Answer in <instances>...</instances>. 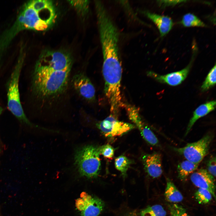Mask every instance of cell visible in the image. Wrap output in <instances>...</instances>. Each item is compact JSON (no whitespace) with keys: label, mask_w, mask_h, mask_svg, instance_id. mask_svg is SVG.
<instances>
[{"label":"cell","mask_w":216,"mask_h":216,"mask_svg":"<svg viewBox=\"0 0 216 216\" xmlns=\"http://www.w3.org/2000/svg\"><path fill=\"white\" fill-rule=\"evenodd\" d=\"M2 113V111H1V110H0V116L1 115V114Z\"/></svg>","instance_id":"cell-29"},{"label":"cell","mask_w":216,"mask_h":216,"mask_svg":"<svg viewBox=\"0 0 216 216\" xmlns=\"http://www.w3.org/2000/svg\"><path fill=\"white\" fill-rule=\"evenodd\" d=\"M191 62L183 69L165 75H160L152 71L147 73V75L158 82L172 86L181 84L187 77L191 68Z\"/></svg>","instance_id":"cell-10"},{"label":"cell","mask_w":216,"mask_h":216,"mask_svg":"<svg viewBox=\"0 0 216 216\" xmlns=\"http://www.w3.org/2000/svg\"><path fill=\"white\" fill-rule=\"evenodd\" d=\"M186 1L184 0H160L158 3L161 6L164 7L175 5L176 4Z\"/></svg>","instance_id":"cell-27"},{"label":"cell","mask_w":216,"mask_h":216,"mask_svg":"<svg viewBox=\"0 0 216 216\" xmlns=\"http://www.w3.org/2000/svg\"><path fill=\"white\" fill-rule=\"evenodd\" d=\"M190 179L196 186L208 190L215 199V183L214 178L206 170L201 169L191 174Z\"/></svg>","instance_id":"cell-11"},{"label":"cell","mask_w":216,"mask_h":216,"mask_svg":"<svg viewBox=\"0 0 216 216\" xmlns=\"http://www.w3.org/2000/svg\"><path fill=\"white\" fill-rule=\"evenodd\" d=\"M196 199L199 203L206 204L212 199V195L207 190L199 188L195 194Z\"/></svg>","instance_id":"cell-21"},{"label":"cell","mask_w":216,"mask_h":216,"mask_svg":"<svg viewBox=\"0 0 216 216\" xmlns=\"http://www.w3.org/2000/svg\"><path fill=\"white\" fill-rule=\"evenodd\" d=\"M136 214L135 211H133L126 214L124 216H136Z\"/></svg>","instance_id":"cell-28"},{"label":"cell","mask_w":216,"mask_h":216,"mask_svg":"<svg viewBox=\"0 0 216 216\" xmlns=\"http://www.w3.org/2000/svg\"><path fill=\"white\" fill-rule=\"evenodd\" d=\"M181 23L186 27H205L206 25L198 17L191 13L185 14L183 17Z\"/></svg>","instance_id":"cell-17"},{"label":"cell","mask_w":216,"mask_h":216,"mask_svg":"<svg viewBox=\"0 0 216 216\" xmlns=\"http://www.w3.org/2000/svg\"><path fill=\"white\" fill-rule=\"evenodd\" d=\"M96 125L103 135L107 137L120 136L135 127L133 124L120 121L111 114L97 123Z\"/></svg>","instance_id":"cell-7"},{"label":"cell","mask_w":216,"mask_h":216,"mask_svg":"<svg viewBox=\"0 0 216 216\" xmlns=\"http://www.w3.org/2000/svg\"><path fill=\"white\" fill-rule=\"evenodd\" d=\"M29 5L37 11H41L53 5L50 0H39L32 1Z\"/></svg>","instance_id":"cell-22"},{"label":"cell","mask_w":216,"mask_h":216,"mask_svg":"<svg viewBox=\"0 0 216 216\" xmlns=\"http://www.w3.org/2000/svg\"><path fill=\"white\" fill-rule=\"evenodd\" d=\"M131 163V160L127 157L121 155L115 159V166L116 168L121 173L124 177H125Z\"/></svg>","instance_id":"cell-18"},{"label":"cell","mask_w":216,"mask_h":216,"mask_svg":"<svg viewBox=\"0 0 216 216\" xmlns=\"http://www.w3.org/2000/svg\"><path fill=\"white\" fill-rule=\"evenodd\" d=\"M199 165L187 160L182 161L177 167L178 178L182 181L184 180L190 174L197 169Z\"/></svg>","instance_id":"cell-16"},{"label":"cell","mask_w":216,"mask_h":216,"mask_svg":"<svg viewBox=\"0 0 216 216\" xmlns=\"http://www.w3.org/2000/svg\"><path fill=\"white\" fill-rule=\"evenodd\" d=\"M145 170L148 175L153 178L160 177L163 172L161 157L156 152L146 154L142 157Z\"/></svg>","instance_id":"cell-12"},{"label":"cell","mask_w":216,"mask_h":216,"mask_svg":"<svg viewBox=\"0 0 216 216\" xmlns=\"http://www.w3.org/2000/svg\"><path fill=\"white\" fill-rule=\"evenodd\" d=\"M143 12L156 25L161 37L166 34L172 28L173 22L170 17L147 11Z\"/></svg>","instance_id":"cell-13"},{"label":"cell","mask_w":216,"mask_h":216,"mask_svg":"<svg viewBox=\"0 0 216 216\" xmlns=\"http://www.w3.org/2000/svg\"><path fill=\"white\" fill-rule=\"evenodd\" d=\"M20 66L18 65L11 74L7 87L8 108L12 114L21 122L28 126L33 124L26 116L20 102L19 89Z\"/></svg>","instance_id":"cell-3"},{"label":"cell","mask_w":216,"mask_h":216,"mask_svg":"<svg viewBox=\"0 0 216 216\" xmlns=\"http://www.w3.org/2000/svg\"><path fill=\"white\" fill-rule=\"evenodd\" d=\"M216 104L215 100L210 101L200 105L195 110L188 124L185 136L188 135L194 123L199 118L215 109Z\"/></svg>","instance_id":"cell-14"},{"label":"cell","mask_w":216,"mask_h":216,"mask_svg":"<svg viewBox=\"0 0 216 216\" xmlns=\"http://www.w3.org/2000/svg\"><path fill=\"white\" fill-rule=\"evenodd\" d=\"M164 195L166 199L171 202H180L183 199V196L181 192L173 182L168 178L167 180Z\"/></svg>","instance_id":"cell-15"},{"label":"cell","mask_w":216,"mask_h":216,"mask_svg":"<svg viewBox=\"0 0 216 216\" xmlns=\"http://www.w3.org/2000/svg\"><path fill=\"white\" fill-rule=\"evenodd\" d=\"M100 154L106 158L111 159L114 156L115 149L109 144L104 145L100 147Z\"/></svg>","instance_id":"cell-24"},{"label":"cell","mask_w":216,"mask_h":216,"mask_svg":"<svg viewBox=\"0 0 216 216\" xmlns=\"http://www.w3.org/2000/svg\"><path fill=\"white\" fill-rule=\"evenodd\" d=\"M216 65L211 69L201 87L202 91H207L216 84Z\"/></svg>","instance_id":"cell-20"},{"label":"cell","mask_w":216,"mask_h":216,"mask_svg":"<svg viewBox=\"0 0 216 216\" xmlns=\"http://www.w3.org/2000/svg\"><path fill=\"white\" fill-rule=\"evenodd\" d=\"M207 170L214 178L216 177V158L213 156L208 161L207 164Z\"/></svg>","instance_id":"cell-26"},{"label":"cell","mask_w":216,"mask_h":216,"mask_svg":"<svg viewBox=\"0 0 216 216\" xmlns=\"http://www.w3.org/2000/svg\"><path fill=\"white\" fill-rule=\"evenodd\" d=\"M70 3L80 11H86L88 5V1L85 0L70 1Z\"/></svg>","instance_id":"cell-25"},{"label":"cell","mask_w":216,"mask_h":216,"mask_svg":"<svg viewBox=\"0 0 216 216\" xmlns=\"http://www.w3.org/2000/svg\"><path fill=\"white\" fill-rule=\"evenodd\" d=\"M213 138V134H208L197 141L188 143L183 147L173 148V149L187 160L199 164L208 154Z\"/></svg>","instance_id":"cell-4"},{"label":"cell","mask_w":216,"mask_h":216,"mask_svg":"<svg viewBox=\"0 0 216 216\" xmlns=\"http://www.w3.org/2000/svg\"><path fill=\"white\" fill-rule=\"evenodd\" d=\"M70 85L71 88L83 101L88 103L95 101V88L84 72H78L72 76Z\"/></svg>","instance_id":"cell-6"},{"label":"cell","mask_w":216,"mask_h":216,"mask_svg":"<svg viewBox=\"0 0 216 216\" xmlns=\"http://www.w3.org/2000/svg\"><path fill=\"white\" fill-rule=\"evenodd\" d=\"M72 65L52 67L37 62L31 76V92L41 113H67L71 104Z\"/></svg>","instance_id":"cell-1"},{"label":"cell","mask_w":216,"mask_h":216,"mask_svg":"<svg viewBox=\"0 0 216 216\" xmlns=\"http://www.w3.org/2000/svg\"><path fill=\"white\" fill-rule=\"evenodd\" d=\"M76 208L80 212L81 216H98L104 206L100 199L82 192L76 201Z\"/></svg>","instance_id":"cell-9"},{"label":"cell","mask_w":216,"mask_h":216,"mask_svg":"<svg viewBox=\"0 0 216 216\" xmlns=\"http://www.w3.org/2000/svg\"><path fill=\"white\" fill-rule=\"evenodd\" d=\"M41 14L49 15H54L56 12L54 8L52 7L37 11L28 5L24 10L23 14L20 16L19 20L26 28L38 31L45 30L51 25L40 15Z\"/></svg>","instance_id":"cell-5"},{"label":"cell","mask_w":216,"mask_h":216,"mask_svg":"<svg viewBox=\"0 0 216 216\" xmlns=\"http://www.w3.org/2000/svg\"><path fill=\"white\" fill-rule=\"evenodd\" d=\"M171 216H190L186 212V209L181 206L173 204L169 206Z\"/></svg>","instance_id":"cell-23"},{"label":"cell","mask_w":216,"mask_h":216,"mask_svg":"<svg viewBox=\"0 0 216 216\" xmlns=\"http://www.w3.org/2000/svg\"><path fill=\"white\" fill-rule=\"evenodd\" d=\"M100 147L88 145L77 150L75 155V163L82 176L89 178L97 177L101 167Z\"/></svg>","instance_id":"cell-2"},{"label":"cell","mask_w":216,"mask_h":216,"mask_svg":"<svg viewBox=\"0 0 216 216\" xmlns=\"http://www.w3.org/2000/svg\"><path fill=\"white\" fill-rule=\"evenodd\" d=\"M124 108L129 119L138 128L145 140L152 146L158 145L157 138L142 119L138 109L134 105L126 104Z\"/></svg>","instance_id":"cell-8"},{"label":"cell","mask_w":216,"mask_h":216,"mask_svg":"<svg viewBox=\"0 0 216 216\" xmlns=\"http://www.w3.org/2000/svg\"><path fill=\"white\" fill-rule=\"evenodd\" d=\"M166 211L160 205L148 206L140 212L141 216H166Z\"/></svg>","instance_id":"cell-19"}]
</instances>
